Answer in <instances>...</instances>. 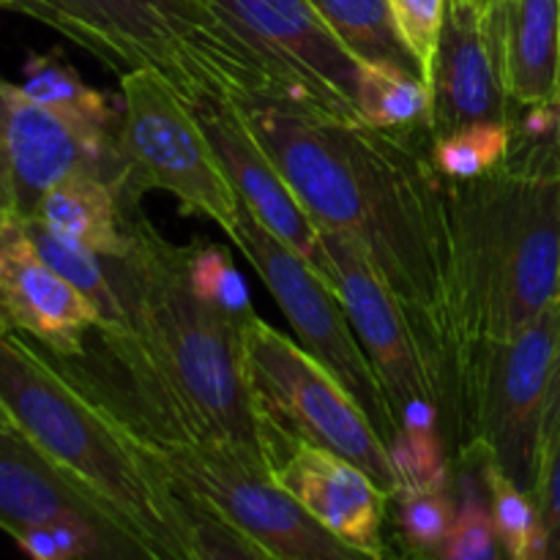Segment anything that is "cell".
<instances>
[{
    "label": "cell",
    "instance_id": "28",
    "mask_svg": "<svg viewBox=\"0 0 560 560\" xmlns=\"http://www.w3.org/2000/svg\"><path fill=\"white\" fill-rule=\"evenodd\" d=\"M189 282L206 304L217 306L238 326L257 315L252 306L249 288L235 268L230 249L224 246L200 244V241L189 244Z\"/></svg>",
    "mask_w": 560,
    "mask_h": 560
},
{
    "label": "cell",
    "instance_id": "21",
    "mask_svg": "<svg viewBox=\"0 0 560 560\" xmlns=\"http://www.w3.org/2000/svg\"><path fill=\"white\" fill-rule=\"evenodd\" d=\"M359 113L386 135H430V88L419 74L394 63H359Z\"/></svg>",
    "mask_w": 560,
    "mask_h": 560
},
{
    "label": "cell",
    "instance_id": "6",
    "mask_svg": "<svg viewBox=\"0 0 560 560\" xmlns=\"http://www.w3.org/2000/svg\"><path fill=\"white\" fill-rule=\"evenodd\" d=\"M120 206H142L151 189L167 191L189 217H206L233 235L238 195L213 151L195 104L156 69L120 77V113L115 124Z\"/></svg>",
    "mask_w": 560,
    "mask_h": 560
},
{
    "label": "cell",
    "instance_id": "36",
    "mask_svg": "<svg viewBox=\"0 0 560 560\" xmlns=\"http://www.w3.org/2000/svg\"><path fill=\"white\" fill-rule=\"evenodd\" d=\"M25 3L27 0H0V5H5V9H16V11L25 9Z\"/></svg>",
    "mask_w": 560,
    "mask_h": 560
},
{
    "label": "cell",
    "instance_id": "14",
    "mask_svg": "<svg viewBox=\"0 0 560 560\" xmlns=\"http://www.w3.org/2000/svg\"><path fill=\"white\" fill-rule=\"evenodd\" d=\"M430 88L432 140L465 126L512 124L490 0H448Z\"/></svg>",
    "mask_w": 560,
    "mask_h": 560
},
{
    "label": "cell",
    "instance_id": "16",
    "mask_svg": "<svg viewBox=\"0 0 560 560\" xmlns=\"http://www.w3.org/2000/svg\"><path fill=\"white\" fill-rule=\"evenodd\" d=\"M0 326L58 355H80L98 326L91 301L38 257L20 217L0 230Z\"/></svg>",
    "mask_w": 560,
    "mask_h": 560
},
{
    "label": "cell",
    "instance_id": "11",
    "mask_svg": "<svg viewBox=\"0 0 560 560\" xmlns=\"http://www.w3.org/2000/svg\"><path fill=\"white\" fill-rule=\"evenodd\" d=\"M277 77L284 96L337 118L359 113V60L342 47L310 0H206Z\"/></svg>",
    "mask_w": 560,
    "mask_h": 560
},
{
    "label": "cell",
    "instance_id": "13",
    "mask_svg": "<svg viewBox=\"0 0 560 560\" xmlns=\"http://www.w3.org/2000/svg\"><path fill=\"white\" fill-rule=\"evenodd\" d=\"M0 142L11 162L16 217L33 219L44 195L71 175H96L118 186L115 129H96L33 102L0 77Z\"/></svg>",
    "mask_w": 560,
    "mask_h": 560
},
{
    "label": "cell",
    "instance_id": "4",
    "mask_svg": "<svg viewBox=\"0 0 560 560\" xmlns=\"http://www.w3.org/2000/svg\"><path fill=\"white\" fill-rule=\"evenodd\" d=\"M22 14L60 31L118 77L156 69L195 107L252 91L282 93L266 60L206 0H27Z\"/></svg>",
    "mask_w": 560,
    "mask_h": 560
},
{
    "label": "cell",
    "instance_id": "18",
    "mask_svg": "<svg viewBox=\"0 0 560 560\" xmlns=\"http://www.w3.org/2000/svg\"><path fill=\"white\" fill-rule=\"evenodd\" d=\"M490 11L512 102H558L560 0H490Z\"/></svg>",
    "mask_w": 560,
    "mask_h": 560
},
{
    "label": "cell",
    "instance_id": "29",
    "mask_svg": "<svg viewBox=\"0 0 560 560\" xmlns=\"http://www.w3.org/2000/svg\"><path fill=\"white\" fill-rule=\"evenodd\" d=\"M490 509L509 560H541V523L534 495L503 476L495 463L490 468Z\"/></svg>",
    "mask_w": 560,
    "mask_h": 560
},
{
    "label": "cell",
    "instance_id": "19",
    "mask_svg": "<svg viewBox=\"0 0 560 560\" xmlns=\"http://www.w3.org/2000/svg\"><path fill=\"white\" fill-rule=\"evenodd\" d=\"M33 219L102 257H120L126 252L118 195L96 175H71L60 180L44 195Z\"/></svg>",
    "mask_w": 560,
    "mask_h": 560
},
{
    "label": "cell",
    "instance_id": "35",
    "mask_svg": "<svg viewBox=\"0 0 560 560\" xmlns=\"http://www.w3.org/2000/svg\"><path fill=\"white\" fill-rule=\"evenodd\" d=\"M0 430H16V427H14V421H11V416L5 413V408H3V405H0Z\"/></svg>",
    "mask_w": 560,
    "mask_h": 560
},
{
    "label": "cell",
    "instance_id": "17",
    "mask_svg": "<svg viewBox=\"0 0 560 560\" xmlns=\"http://www.w3.org/2000/svg\"><path fill=\"white\" fill-rule=\"evenodd\" d=\"M273 479L334 536L361 550L392 558V495H386L359 465L312 443L295 441L273 468Z\"/></svg>",
    "mask_w": 560,
    "mask_h": 560
},
{
    "label": "cell",
    "instance_id": "34",
    "mask_svg": "<svg viewBox=\"0 0 560 560\" xmlns=\"http://www.w3.org/2000/svg\"><path fill=\"white\" fill-rule=\"evenodd\" d=\"M16 217V197H14V178H11V162L0 142V230L9 219Z\"/></svg>",
    "mask_w": 560,
    "mask_h": 560
},
{
    "label": "cell",
    "instance_id": "30",
    "mask_svg": "<svg viewBox=\"0 0 560 560\" xmlns=\"http://www.w3.org/2000/svg\"><path fill=\"white\" fill-rule=\"evenodd\" d=\"M388 452L397 470L399 490H448L452 457L438 430L402 427Z\"/></svg>",
    "mask_w": 560,
    "mask_h": 560
},
{
    "label": "cell",
    "instance_id": "22",
    "mask_svg": "<svg viewBox=\"0 0 560 560\" xmlns=\"http://www.w3.org/2000/svg\"><path fill=\"white\" fill-rule=\"evenodd\" d=\"M25 235L31 244L36 246L38 257L47 262L52 271H58L66 282L74 290H80L93 310L98 312V326L109 328V331H120L126 328V310L120 301L118 290H115L113 277H109L107 257L96 255V252L85 249V246L74 244V241L63 238V235L52 233L38 219H22Z\"/></svg>",
    "mask_w": 560,
    "mask_h": 560
},
{
    "label": "cell",
    "instance_id": "5",
    "mask_svg": "<svg viewBox=\"0 0 560 560\" xmlns=\"http://www.w3.org/2000/svg\"><path fill=\"white\" fill-rule=\"evenodd\" d=\"M560 299L509 339H487L459 350L448 366V457L479 441L503 476L534 495L541 474V432Z\"/></svg>",
    "mask_w": 560,
    "mask_h": 560
},
{
    "label": "cell",
    "instance_id": "33",
    "mask_svg": "<svg viewBox=\"0 0 560 560\" xmlns=\"http://www.w3.org/2000/svg\"><path fill=\"white\" fill-rule=\"evenodd\" d=\"M558 438H560V328H558L556 355H552L550 386H547V402H545V432H541V463H545V454L550 452L552 443H556Z\"/></svg>",
    "mask_w": 560,
    "mask_h": 560
},
{
    "label": "cell",
    "instance_id": "10",
    "mask_svg": "<svg viewBox=\"0 0 560 560\" xmlns=\"http://www.w3.org/2000/svg\"><path fill=\"white\" fill-rule=\"evenodd\" d=\"M71 530L96 560L164 558L113 503L49 459L20 430H0V530Z\"/></svg>",
    "mask_w": 560,
    "mask_h": 560
},
{
    "label": "cell",
    "instance_id": "12",
    "mask_svg": "<svg viewBox=\"0 0 560 560\" xmlns=\"http://www.w3.org/2000/svg\"><path fill=\"white\" fill-rule=\"evenodd\" d=\"M320 235L331 262L334 293L342 301L397 419L413 402L432 405L441 419H446L448 399L441 370L386 279L377 273L359 241L334 230H320Z\"/></svg>",
    "mask_w": 560,
    "mask_h": 560
},
{
    "label": "cell",
    "instance_id": "26",
    "mask_svg": "<svg viewBox=\"0 0 560 560\" xmlns=\"http://www.w3.org/2000/svg\"><path fill=\"white\" fill-rule=\"evenodd\" d=\"M512 148L509 124L465 126L430 142L432 164L446 180H476L498 173Z\"/></svg>",
    "mask_w": 560,
    "mask_h": 560
},
{
    "label": "cell",
    "instance_id": "3",
    "mask_svg": "<svg viewBox=\"0 0 560 560\" xmlns=\"http://www.w3.org/2000/svg\"><path fill=\"white\" fill-rule=\"evenodd\" d=\"M0 405L22 435L113 503L164 558L189 560L178 503L156 465L42 345L3 326Z\"/></svg>",
    "mask_w": 560,
    "mask_h": 560
},
{
    "label": "cell",
    "instance_id": "24",
    "mask_svg": "<svg viewBox=\"0 0 560 560\" xmlns=\"http://www.w3.org/2000/svg\"><path fill=\"white\" fill-rule=\"evenodd\" d=\"M359 63H394L419 71L394 27L388 0H310Z\"/></svg>",
    "mask_w": 560,
    "mask_h": 560
},
{
    "label": "cell",
    "instance_id": "23",
    "mask_svg": "<svg viewBox=\"0 0 560 560\" xmlns=\"http://www.w3.org/2000/svg\"><path fill=\"white\" fill-rule=\"evenodd\" d=\"M457 523L448 490H397L388 503V547L394 560H441Z\"/></svg>",
    "mask_w": 560,
    "mask_h": 560
},
{
    "label": "cell",
    "instance_id": "31",
    "mask_svg": "<svg viewBox=\"0 0 560 560\" xmlns=\"http://www.w3.org/2000/svg\"><path fill=\"white\" fill-rule=\"evenodd\" d=\"M446 3L448 0H388L394 27L402 38L405 49L413 55L424 85L432 80L438 42H441L443 20H446Z\"/></svg>",
    "mask_w": 560,
    "mask_h": 560
},
{
    "label": "cell",
    "instance_id": "38",
    "mask_svg": "<svg viewBox=\"0 0 560 560\" xmlns=\"http://www.w3.org/2000/svg\"><path fill=\"white\" fill-rule=\"evenodd\" d=\"M558 102H560V88H558Z\"/></svg>",
    "mask_w": 560,
    "mask_h": 560
},
{
    "label": "cell",
    "instance_id": "25",
    "mask_svg": "<svg viewBox=\"0 0 560 560\" xmlns=\"http://www.w3.org/2000/svg\"><path fill=\"white\" fill-rule=\"evenodd\" d=\"M20 88L33 102L80 124L107 131H113L118 124V109L109 104V96L88 85L60 52L31 55L22 69Z\"/></svg>",
    "mask_w": 560,
    "mask_h": 560
},
{
    "label": "cell",
    "instance_id": "20",
    "mask_svg": "<svg viewBox=\"0 0 560 560\" xmlns=\"http://www.w3.org/2000/svg\"><path fill=\"white\" fill-rule=\"evenodd\" d=\"M492 454L485 443L470 441L452 454V495L457 523L441 560H509L498 539L490 509Z\"/></svg>",
    "mask_w": 560,
    "mask_h": 560
},
{
    "label": "cell",
    "instance_id": "27",
    "mask_svg": "<svg viewBox=\"0 0 560 560\" xmlns=\"http://www.w3.org/2000/svg\"><path fill=\"white\" fill-rule=\"evenodd\" d=\"M164 481L173 490L180 520H184L186 541H189V560H273L255 541L238 534L228 520L219 517L208 503H202L200 498L186 492L184 487L173 485L170 479Z\"/></svg>",
    "mask_w": 560,
    "mask_h": 560
},
{
    "label": "cell",
    "instance_id": "32",
    "mask_svg": "<svg viewBox=\"0 0 560 560\" xmlns=\"http://www.w3.org/2000/svg\"><path fill=\"white\" fill-rule=\"evenodd\" d=\"M534 501L541 523V560H560V438L545 454Z\"/></svg>",
    "mask_w": 560,
    "mask_h": 560
},
{
    "label": "cell",
    "instance_id": "37",
    "mask_svg": "<svg viewBox=\"0 0 560 560\" xmlns=\"http://www.w3.org/2000/svg\"><path fill=\"white\" fill-rule=\"evenodd\" d=\"M560 104V102H558ZM558 151H560V129H558Z\"/></svg>",
    "mask_w": 560,
    "mask_h": 560
},
{
    "label": "cell",
    "instance_id": "1",
    "mask_svg": "<svg viewBox=\"0 0 560 560\" xmlns=\"http://www.w3.org/2000/svg\"><path fill=\"white\" fill-rule=\"evenodd\" d=\"M233 104L312 222L359 241L446 386L452 233L446 178L421 135H386L271 91L241 93Z\"/></svg>",
    "mask_w": 560,
    "mask_h": 560
},
{
    "label": "cell",
    "instance_id": "15",
    "mask_svg": "<svg viewBox=\"0 0 560 560\" xmlns=\"http://www.w3.org/2000/svg\"><path fill=\"white\" fill-rule=\"evenodd\" d=\"M213 151L233 184L238 200L257 217V222L295 252L323 282L331 284V262L323 246L320 228L310 219L284 175L271 162L233 102H211L195 107Z\"/></svg>",
    "mask_w": 560,
    "mask_h": 560
},
{
    "label": "cell",
    "instance_id": "2",
    "mask_svg": "<svg viewBox=\"0 0 560 560\" xmlns=\"http://www.w3.org/2000/svg\"><path fill=\"white\" fill-rule=\"evenodd\" d=\"M446 200L452 366L459 350L514 337L560 299V175L501 167L446 180Z\"/></svg>",
    "mask_w": 560,
    "mask_h": 560
},
{
    "label": "cell",
    "instance_id": "9",
    "mask_svg": "<svg viewBox=\"0 0 560 560\" xmlns=\"http://www.w3.org/2000/svg\"><path fill=\"white\" fill-rule=\"evenodd\" d=\"M230 238L244 252L268 293L277 299L301 348L315 355L353 394L355 402L375 424L377 435L386 441V446H392L402 424H399L386 397V388H383L364 345L355 337L348 312L331 284L323 282L290 246L273 238L241 200L238 224Z\"/></svg>",
    "mask_w": 560,
    "mask_h": 560
},
{
    "label": "cell",
    "instance_id": "8",
    "mask_svg": "<svg viewBox=\"0 0 560 560\" xmlns=\"http://www.w3.org/2000/svg\"><path fill=\"white\" fill-rule=\"evenodd\" d=\"M246 370L257 399L290 441H304L359 465L386 495L399 490L386 441L353 394L301 345L262 320L241 326Z\"/></svg>",
    "mask_w": 560,
    "mask_h": 560
},
{
    "label": "cell",
    "instance_id": "7",
    "mask_svg": "<svg viewBox=\"0 0 560 560\" xmlns=\"http://www.w3.org/2000/svg\"><path fill=\"white\" fill-rule=\"evenodd\" d=\"M129 435L164 479L208 503L273 560H392L334 536L273 479L271 470L228 443Z\"/></svg>",
    "mask_w": 560,
    "mask_h": 560
}]
</instances>
